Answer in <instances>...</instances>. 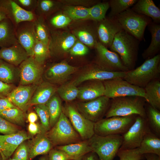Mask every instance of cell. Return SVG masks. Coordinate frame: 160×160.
<instances>
[{
    "label": "cell",
    "instance_id": "cell-19",
    "mask_svg": "<svg viewBox=\"0 0 160 160\" xmlns=\"http://www.w3.org/2000/svg\"><path fill=\"white\" fill-rule=\"evenodd\" d=\"M30 138L23 131L11 134L0 135V155L2 160H8L19 145Z\"/></svg>",
    "mask_w": 160,
    "mask_h": 160
},
{
    "label": "cell",
    "instance_id": "cell-60",
    "mask_svg": "<svg viewBox=\"0 0 160 160\" xmlns=\"http://www.w3.org/2000/svg\"><path fill=\"white\" fill-rule=\"evenodd\" d=\"M39 160H49L48 155L46 154L41 157Z\"/></svg>",
    "mask_w": 160,
    "mask_h": 160
},
{
    "label": "cell",
    "instance_id": "cell-21",
    "mask_svg": "<svg viewBox=\"0 0 160 160\" xmlns=\"http://www.w3.org/2000/svg\"><path fill=\"white\" fill-rule=\"evenodd\" d=\"M0 7L6 10L8 18L15 25L23 22H34L37 18L34 12L23 9L14 0H0Z\"/></svg>",
    "mask_w": 160,
    "mask_h": 160
},
{
    "label": "cell",
    "instance_id": "cell-14",
    "mask_svg": "<svg viewBox=\"0 0 160 160\" xmlns=\"http://www.w3.org/2000/svg\"><path fill=\"white\" fill-rule=\"evenodd\" d=\"M15 32L18 42L25 50L29 57H33V49L38 39L34 22L25 21L15 25Z\"/></svg>",
    "mask_w": 160,
    "mask_h": 160
},
{
    "label": "cell",
    "instance_id": "cell-32",
    "mask_svg": "<svg viewBox=\"0 0 160 160\" xmlns=\"http://www.w3.org/2000/svg\"><path fill=\"white\" fill-rule=\"evenodd\" d=\"M79 41L88 47L95 48L97 42V28L88 29L84 28L78 29L72 33Z\"/></svg>",
    "mask_w": 160,
    "mask_h": 160
},
{
    "label": "cell",
    "instance_id": "cell-53",
    "mask_svg": "<svg viewBox=\"0 0 160 160\" xmlns=\"http://www.w3.org/2000/svg\"><path fill=\"white\" fill-rule=\"evenodd\" d=\"M14 88L12 85L0 81V97H6Z\"/></svg>",
    "mask_w": 160,
    "mask_h": 160
},
{
    "label": "cell",
    "instance_id": "cell-51",
    "mask_svg": "<svg viewBox=\"0 0 160 160\" xmlns=\"http://www.w3.org/2000/svg\"><path fill=\"white\" fill-rule=\"evenodd\" d=\"M20 7L29 12H35L38 0H14Z\"/></svg>",
    "mask_w": 160,
    "mask_h": 160
},
{
    "label": "cell",
    "instance_id": "cell-52",
    "mask_svg": "<svg viewBox=\"0 0 160 160\" xmlns=\"http://www.w3.org/2000/svg\"><path fill=\"white\" fill-rule=\"evenodd\" d=\"M62 3L67 5L81 6L85 7L87 5L92 6L99 3L98 1L95 0H61L59 1Z\"/></svg>",
    "mask_w": 160,
    "mask_h": 160
},
{
    "label": "cell",
    "instance_id": "cell-43",
    "mask_svg": "<svg viewBox=\"0 0 160 160\" xmlns=\"http://www.w3.org/2000/svg\"><path fill=\"white\" fill-rule=\"evenodd\" d=\"M34 109L40 119L41 126L46 132L51 127L49 123V116L47 108L45 104L34 105Z\"/></svg>",
    "mask_w": 160,
    "mask_h": 160
},
{
    "label": "cell",
    "instance_id": "cell-37",
    "mask_svg": "<svg viewBox=\"0 0 160 160\" xmlns=\"http://www.w3.org/2000/svg\"><path fill=\"white\" fill-rule=\"evenodd\" d=\"M0 116L15 125H23L25 123V113L17 107L0 112Z\"/></svg>",
    "mask_w": 160,
    "mask_h": 160
},
{
    "label": "cell",
    "instance_id": "cell-2",
    "mask_svg": "<svg viewBox=\"0 0 160 160\" xmlns=\"http://www.w3.org/2000/svg\"><path fill=\"white\" fill-rule=\"evenodd\" d=\"M160 75V55L147 60L140 65L126 72L123 79L133 85L144 88Z\"/></svg>",
    "mask_w": 160,
    "mask_h": 160
},
{
    "label": "cell",
    "instance_id": "cell-35",
    "mask_svg": "<svg viewBox=\"0 0 160 160\" xmlns=\"http://www.w3.org/2000/svg\"><path fill=\"white\" fill-rule=\"evenodd\" d=\"M145 111L146 119L151 131L160 137V111L149 105Z\"/></svg>",
    "mask_w": 160,
    "mask_h": 160
},
{
    "label": "cell",
    "instance_id": "cell-63",
    "mask_svg": "<svg viewBox=\"0 0 160 160\" xmlns=\"http://www.w3.org/2000/svg\"><path fill=\"white\" fill-rule=\"evenodd\" d=\"M81 159H73V160H81Z\"/></svg>",
    "mask_w": 160,
    "mask_h": 160
},
{
    "label": "cell",
    "instance_id": "cell-39",
    "mask_svg": "<svg viewBox=\"0 0 160 160\" xmlns=\"http://www.w3.org/2000/svg\"><path fill=\"white\" fill-rule=\"evenodd\" d=\"M89 8L81 6L67 5L64 10V14L72 20L89 19Z\"/></svg>",
    "mask_w": 160,
    "mask_h": 160
},
{
    "label": "cell",
    "instance_id": "cell-61",
    "mask_svg": "<svg viewBox=\"0 0 160 160\" xmlns=\"http://www.w3.org/2000/svg\"><path fill=\"white\" fill-rule=\"evenodd\" d=\"M8 160H18L13 158H9Z\"/></svg>",
    "mask_w": 160,
    "mask_h": 160
},
{
    "label": "cell",
    "instance_id": "cell-26",
    "mask_svg": "<svg viewBox=\"0 0 160 160\" xmlns=\"http://www.w3.org/2000/svg\"><path fill=\"white\" fill-rule=\"evenodd\" d=\"M15 25L7 18L0 22V47H8L18 43Z\"/></svg>",
    "mask_w": 160,
    "mask_h": 160
},
{
    "label": "cell",
    "instance_id": "cell-15",
    "mask_svg": "<svg viewBox=\"0 0 160 160\" xmlns=\"http://www.w3.org/2000/svg\"><path fill=\"white\" fill-rule=\"evenodd\" d=\"M72 33L66 31H53L50 35L48 47L51 55L68 53L77 40Z\"/></svg>",
    "mask_w": 160,
    "mask_h": 160
},
{
    "label": "cell",
    "instance_id": "cell-55",
    "mask_svg": "<svg viewBox=\"0 0 160 160\" xmlns=\"http://www.w3.org/2000/svg\"><path fill=\"white\" fill-rule=\"evenodd\" d=\"M17 107L6 97H0V112L8 109Z\"/></svg>",
    "mask_w": 160,
    "mask_h": 160
},
{
    "label": "cell",
    "instance_id": "cell-47",
    "mask_svg": "<svg viewBox=\"0 0 160 160\" xmlns=\"http://www.w3.org/2000/svg\"><path fill=\"white\" fill-rule=\"evenodd\" d=\"M13 158L18 160H28L29 148L28 144L25 141L21 143L15 151Z\"/></svg>",
    "mask_w": 160,
    "mask_h": 160
},
{
    "label": "cell",
    "instance_id": "cell-28",
    "mask_svg": "<svg viewBox=\"0 0 160 160\" xmlns=\"http://www.w3.org/2000/svg\"><path fill=\"white\" fill-rule=\"evenodd\" d=\"M148 26L151 38L149 45L142 54L143 57L146 60L159 54L160 50V24L152 21Z\"/></svg>",
    "mask_w": 160,
    "mask_h": 160
},
{
    "label": "cell",
    "instance_id": "cell-20",
    "mask_svg": "<svg viewBox=\"0 0 160 160\" xmlns=\"http://www.w3.org/2000/svg\"><path fill=\"white\" fill-rule=\"evenodd\" d=\"M38 85H20L14 88L6 98L24 113L29 106V103Z\"/></svg>",
    "mask_w": 160,
    "mask_h": 160
},
{
    "label": "cell",
    "instance_id": "cell-41",
    "mask_svg": "<svg viewBox=\"0 0 160 160\" xmlns=\"http://www.w3.org/2000/svg\"><path fill=\"white\" fill-rule=\"evenodd\" d=\"M36 33L39 40L46 45L48 46L50 35L44 18L37 16L34 21Z\"/></svg>",
    "mask_w": 160,
    "mask_h": 160
},
{
    "label": "cell",
    "instance_id": "cell-16",
    "mask_svg": "<svg viewBox=\"0 0 160 160\" xmlns=\"http://www.w3.org/2000/svg\"><path fill=\"white\" fill-rule=\"evenodd\" d=\"M98 22L97 34L98 41L107 48H109L116 35L123 29L115 17H106Z\"/></svg>",
    "mask_w": 160,
    "mask_h": 160
},
{
    "label": "cell",
    "instance_id": "cell-3",
    "mask_svg": "<svg viewBox=\"0 0 160 160\" xmlns=\"http://www.w3.org/2000/svg\"><path fill=\"white\" fill-rule=\"evenodd\" d=\"M145 100L144 98L138 96H127L112 99L105 114V118L132 115L139 116L146 118Z\"/></svg>",
    "mask_w": 160,
    "mask_h": 160
},
{
    "label": "cell",
    "instance_id": "cell-57",
    "mask_svg": "<svg viewBox=\"0 0 160 160\" xmlns=\"http://www.w3.org/2000/svg\"><path fill=\"white\" fill-rule=\"evenodd\" d=\"M27 118L30 123H35L38 119V115L34 112H31L28 114Z\"/></svg>",
    "mask_w": 160,
    "mask_h": 160
},
{
    "label": "cell",
    "instance_id": "cell-33",
    "mask_svg": "<svg viewBox=\"0 0 160 160\" xmlns=\"http://www.w3.org/2000/svg\"><path fill=\"white\" fill-rule=\"evenodd\" d=\"M19 76V69L2 60H0V81L11 84Z\"/></svg>",
    "mask_w": 160,
    "mask_h": 160
},
{
    "label": "cell",
    "instance_id": "cell-12",
    "mask_svg": "<svg viewBox=\"0 0 160 160\" xmlns=\"http://www.w3.org/2000/svg\"><path fill=\"white\" fill-rule=\"evenodd\" d=\"M97 60L96 64L102 69L110 72H124L129 71L125 67L116 53L109 50L98 41L96 46Z\"/></svg>",
    "mask_w": 160,
    "mask_h": 160
},
{
    "label": "cell",
    "instance_id": "cell-25",
    "mask_svg": "<svg viewBox=\"0 0 160 160\" xmlns=\"http://www.w3.org/2000/svg\"><path fill=\"white\" fill-rule=\"evenodd\" d=\"M78 88L77 98L80 102L90 101L104 95L105 87L102 81H91L87 85Z\"/></svg>",
    "mask_w": 160,
    "mask_h": 160
},
{
    "label": "cell",
    "instance_id": "cell-50",
    "mask_svg": "<svg viewBox=\"0 0 160 160\" xmlns=\"http://www.w3.org/2000/svg\"><path fill=\"white\" fill-rule=\"evenodd\" d=\"M49 160H71L73 159L65 152L55 148L48 153Z\"/></svg>",
    "mask_w": 160,
    "mask_h": 160
},
{
    "label": "cell",
    "instance_id": "cell-59",
    "mask_svg": "<svg viewBox=\"0 0 160 160\" xmlns=\"http://www.w3.org/2000/svg\"><path fill=\"white\" fill-rule=\"evenodd\" d=\"M7 18H8L7 12L4 9L0 7V22Z\"/></svg>",
    "mask_w": 160,
    "mask_h": 160
},
{
    "label": "cell",
    "instance_id": "cell-22",
    "mask_svg": "<svg viewBox=\"0 0 160 160\" xmlns=\"http://www.w3.org/2000/svg\"><path fill=\"white\" fill-rule=\"evenodd\" d=\"M29 57L25 50L19 43L0 49V60L15 66L20 65Z\"/></svg>",
    "mask_w": 160,
    "mask_h": 160
},
{
    "label": "cell",
    "instance_id": "cell-18",
    "mask_svg": "<svg viewBox=\"0 0 160 160\" xmlns=\"http://www.w3.org/2000/svg\"><path fill=\"white\" fill-rule=\"evenodd\" d=\"M78 69L77 67L71 65L66 62H62L48 68L45 72L44 76L48 82L53 84H62Z\"/></svg>",
    "mask_w": 160,
    "mask_h": 160
},
{
    "label": "cell",
    "instance_id": "cell-54",
    "mask_svg": "<svg viewBox=\"0 0 160 160\" xmlns=\"http://www.w3.org/2000/svg\"><path fill=\"white\" fill-rule=\"evenodd\" d=\"M28 129L29 133L32 135H37L42 132L46 133L41 126L35 123H30Z\"/></svg>",
    "mask_w": 160,
    "mask_h": 160
},
{
    "label": "cell",
    "instance_id": "cell-5",
    "mask_svg": "<svg viewBox=\"0 0 160 160\" xmlns=\"http://www.w3.org/2000/svg\"><path fill=\"white\" fill-rule=\"evenodd\" d=\"M88 141L100 160H113L121 145L122 137L121 135L101 136L95 134Z\"/></svg>",
    "mask_w": 160,
    "mask_h": 160
},
{
    "label": "cell",
    "instance_id": "cell-48",
    "mask_svg": "<svg viewBox=\"0 0 160 160\" xmlns=\"http://www.w3.org/2000/svg\"><path fill=\"white\" fill-rule=\"evenodd\" d=\"M89 52L88 47L77 40L68 53L75 56H82L87 54Z\"/></svg>",
    "mask_w": 160,
    "mask_h": 160
},
{
    "label": "cell",
    "instance_id": "cell-44",
    "mask_svg": "<svg viewBox=\"0 0 160 160\" xmlns=\"http://www.w3.org/2000/svg\"><path fill=\"white\" fill-rule=\"evenodd\" d=\"M55 2L51 0H38L35 11L37 16L44 17V16L52 11L55 7Z\"/></svg>",
    "mask_w": 160,
    "mask_h": 160
},
{
    "label": "cell",
    "instance_id": "cell-29",
    "mask_svg": "<svg viewBox=\"0 0 160 160\" xmlns=\"http://www.w3.org/2000/svg\"><path fill=\"white\" fill-rule=\"evenodd\" d=\"M56 148L61 150L74 159H80L87 153L92 151L88 140L62 146H57Z\"/></svg>",
    "mask_w": 160,
    "mask_h": 160
},
{
    "label": "cell",
    "instance_id": "cell-9",
    "mask_svg": "<svg viewBox=\"0 0 160 160\" xmlns=\"http://www.w3.org/2000/svg\"><path fill=\"white\" fill-rule=\"evenodd\" d=\"M63 111L83 140H88L95 134V123L82 115L75 104L66 102L63 107Z\"/></svg>",
    "mask_w": 160,
    "mask_h": 160
},
{
    "label": "cell",
    "instance_id": "cell-8",
    "mask_svg": "<svg viewBox=\"0 0 160 160\" xmlns=\"http://www.w3.org/2000/svg\"><path fill=\"white\" fill-rule=\"evenodd\" d=\"M104 96L110 99L127 96H138L147 101L144 88L133 85L122 78H117L103 81Z\"/></svg>",
    "mask_w": 160,
    "mask_h": 160
},
{
    "label": "cell",
    "instance_id": "cell-31",
    "mask_svg": "<svg viewBox=\"0 0 160 160\" xmlns=\"http://www.w3.org/2000/svg\"><path fill=\"white\" fill-rule=\"evenodd\" d=\"M149 105L160 110V82L158 79L148 83L144 88Z\"/></svg>",
    "mask_w": 160,
    "mask_h": 160
},
{
    "label": "cell",
    "instance_id": "cell-4",
    "mask_svg": "<svg viewBox=\"0 0 160 160\" xmlns=\"http://www.w3.org/2000/svg\"><path fill=\"white\" fill-rule=\"evenodd\" d=\"M46 135L53 146L64 145L83 140L63 111L57 122Z\"/></svg>",
    "mask_w": 160,
    "mask_h": 160
},
{
    "label": "cell",
    "instance_id": "cell-38",
    "mask_svg": "<svg viewBox=\"0 0 160 160\" xmlns=\"http://www.w3.org/2000/svg\"><path fill=\"white\" fill-rule=\"evenodd\" d=\"M137 0H111L108 1L111 11L109 17L115 18L131 7L132 6Z\"/></svg>",
    "mask_w": 160,
    "mask_h": 160
},
{
    "label": "cell",
    "instance_id": "cell-56",
    "mask_svg": "<svg viewBox=\"0 0 160 160\" xmlns=\"http://www.w3.org/2000/svg\"><path fill=\"white\" fill-rule=\"evenodd\" d=\"M81 160H100L96 153L93 151L90 152L83 157Z\"/></svg>",
    "mask_w": 160,
    "mask_h": 160
},
{
    "label": "cell",
    "instance_id": "cell-1",
    "mask_svg": "<svg viewBox=\"0 0 160 160\" xmlns=\"http://www.w3.org/2000/svg\"><path fill=\"white\" fill-rule=\"evenodd\" d=\"M140 41L124 30L115 36L109 47L117 53L129 70L134 69L137 59Z\"/></svg>",
    "mask_w": 160,
    "mask_h": 160
},
{
    "label": "cell",
    "instance_id": "cell-7",
    "mask_svg": "<svg viewBox=\"0 0 160 160\" xmlns=\"http://www.w3.org/2000/svg\"><path fill=\"white\" fill-rule=\"evenodd\" d=\"M137 116H114L103 118L95 123V133L101 136L122 135L133 124Z\"/></svg>",
    "mask_w": 160,
    "mask_h": 160
},
{
    "label": "cell",
    "instance_id": "cell-30",
    "mask_svg": "<svg viewBox=\"0 0 160 160\" xmlns=\"http://www.w3.org/2000/svg\"><path fill=\"white\" fill-rule=\"evenodd\" d=\"M138 149L141 154L152 153L160 156V137L149 131L144 136Z\"/></svg>",
    "mask_w": 160,
    "mask_h": 160
},
{
    "label": "cell",
    "instance_id": "cell-17",
    "mask_svg": "<svg viewBox=\"0 0 160 160\" xmlns=\"http://www.w3.org/2000/svg\"><path fill=\"white\" fill-rule=\"evenodd\" d=\"M126 72L107 71L95 64L82 72L72 82L77 86L87 81L97 80L103 81L117 78H123Z\"/></svg>",
    "mask_w": 160,
    "mask_h": 160
},
{
    "label": "cell",
    "instance_id": "cell-6",
    "mask_svg": "<svg viewBox=\"0 0 160 160\" xmlns=\"http://www.w3.org/2000/svg\"><path fill=\"white\" fill-rule=\"evenodd\" d=\"M124 31L140 41L145 40L144 33L146 27L153 21L150 17L137 13L130 8L115 17Z\"/></svg>",
    "mask_w": 160,
    "mask_h": 160
},
{
    "label": "cell",
    "instance_id": "cell-34",
    "mask_svg": "<svg viewBox=\"0 0 160 160\" xmlns=\"http://www.w3.org/2000/svg\"><path fill=\"white\" fill-rule=\"evenodd\" d=\"M49 116V123L51 128L58 120L63 111L60 98L55 94L45 104Z\"/></svg>",
    "mask_w": 160,
    "mask_h": 160
},
{
    "label": "cell",
    "instance_id": "cell-11",
    "mask_svg": "<svg viewBox=\"0 0 160 160\" xmlns=\"http://www.w3.org/2000/svg\"><path fill=\"white\" fill-rule=\"evenodd\" d=\"M110 102V99L104 95L90 101L78 102L75 105L85 118L95 123L105 116Z\"/></svg>",
    "mask_w": 160,
    "mask_h": 160
},
{
    "label": "cell",
    "instance_id": "cell-13",
    "mask_svg": "<svg viewBox=\"0 0 160 160\" xmlns=\"http://www.w3.org/2000/svg\"><path fill=\"white\" fill-rule=\"evenodd\" d=\"M19 69L20 85H38L41 82L43 65L37 63L33 57H29L24 61L20 65Z\"/></svg>",
    "mask_w": 160,
    "mask_h": 160
},
{
    "label": "cell",
    "instance_id": "cell-45",
    "mask_svg": "<svg viewBox=\"0 0 160 160\" xmlns=\"http://www.w3.org/2000/svg\"><path fill=\"white\" fill-rule=\"evenodd\" d=\"M117 155L119 160H142L145 159L144 155L141 154L138 148L119 150Z\"/></svg>",
    "mask_w": 160,
    "mask_h": 160
},
{
    "label": "cell",
    "instance_id": "cell-23",
    "mask_svg": "<svg viewBox=\"0 0 160 160\" xmlns=\"http://www.w3.org/2000/svg\"><path fill=\"white\" fill-rule=\"evenodd\" d=\"M57 88L48 81L41 82L37 86L29 103V106L46 104L56 93Z\"/></svg>",
    "mask_w": 160,
    "mask_h": 160
},
{
    "label": "cell",
    "instance_id": "cell-10",
    "mask_svg": "<svg viewBox=\"0 0 160 160\" xmlns=\"http://www.w3.org/2000/svg\"><path fill=\"white\" fill-rule=\"evenodd\" d=\"M150 131L146 118L137 116L133 124L121 135L122 142L119 149L139 148L144 136Z\"/></svg>",
    "mask_w": 160,
    "mask_h": 160
},
{
    "label": "cell",
    "instance_id": "cell-62",
    "mask_svg": "<svg viewBox=\"0 0 160 160\" xmlns=\"http://www.w3.org/2000/svg\"><path fill=\"white\" fill-rule=\"evenodd\" d=\"M0 160H2L1 156H0Z\"/></svg>",
    "mask_w": 160,
    "mask_h": 160
},
{
    "label": "cell",
    "instance_id": "cell-42",
    "mask_svg": "<svg viewBox=\"0 0 160 160\" xmlns=\"http://www.w3.org/2000/svg\"><path fill=\"white\" fill-rule=\"evenodd\" d=\"M33 57L40 64L43 65L46 60L50 56L48 46L40 41H37L33 48Z\"/></svg>",
    "mask_w": 160,
    "mask_h": 160
},
{
    "label": "cell",
    "instance_id": "cell-58",
    "mask_svg": "<svg viewBox=\"0 0 160 160\" xmlns=\"http://www.w3.org/2000/svg\"><path fill=\"white\" fill-rule=\"evenodd\" d=\"M147 160H160V156L152 153H148L144 155Z\"/></svg>",
    "mask_w": 160,
    "mask_h": 160
},
{
    "label": "cell",
    "instance_id": "cell-24",
    "mask_svg": "<svg viewBox=\"0 0 160 160\" xmlns=\"http://www.w3.org/2000/svg\"><path fill=\"white\" fill-rule=\"evenodd\" d=\"M28 145L29 148L28 158L30 159L39 155L47 154L53 146L46 133L44 132L37 134Z\"/></svg>",
    "mask_w": 160,
    "mask_h": 160
},
{
    "label": "cell",
    "instance_id": "cell-27",
    "mask_svg": "<svg viewBox=\"0 0 160 160\" xmlns=\"http://www.w3.org/2000/svg\"><path fill=\"white\" fill-rule=\"evenodd\" d=\"M131 9L150 18L153 22L160 24V10L152 0H138Z\"/></svg>",
    "mask_w": 160,
    "mask_h": 160
},
{
    "label": "cell",
    "instance_id": "cell-49",
    "mask_svg": "<svg viewBox=\"0 0 160 160\" xmlns=\"http://www.w3.org/2000/svg\"><path fill=\"white\" fill-rule=\"evenodd\" d=\"M19 131L15 125L0 116V133L9 135L16 133Z\"/></svg>",
    "mask_w": 160,
    "mask_h": 160
},
{
    "label": "cell",
    "instance_id": "cell-36",
    "mask_svg": "<svg viewBox=\"0 0 160 160\" xmlns=\"http://www.w3.org/2000/svg\"><path fill=\"white\" fill-rule=\"evenodd\" d=\"M79 91L78 87L72 81L61 84L57 91L60 98L67 103L77 98Z\"/></svg>",
    "mask_w": 160,
    "mask_h": 160
},
{
    "label": "cell",
    "instance_id": "cell-46",
    "mask_svg": "<svg viewBox=\"0 0 160 160\" xmlns=\"http://www.w3.org/2000/svg\"><path fill=\"white\" fill-rule=\"evenodd\" d=\"M72 20L65 14H59L53 16L50 20L51 25L56 28H62L68 25Z\"/></svg>",
    "mask_w": 160,
    "mask_h": 160
},
{
    "label": "cell",
    "instance_id": "cell-40",
    "mask_svg": "<svg viewBox=\"0 0 160 160\" xmlns=\"http://www.w3.org/2000/svg\"><path fill=\"white\" fill-rule=\"evenodd\" d=\"M110 8L109 2H99L89 8V19L98 22L104 19Z\"/></svg>",
    "mask_w": 160,
    "mask_h": 160
}]
</instances>
